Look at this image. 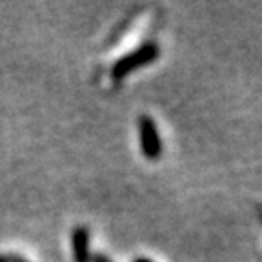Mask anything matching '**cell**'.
Here are the masks:
<instances>
[{
	"label": "cell",
	"instance_id": "obj_1",
	"mask_svg": "<svg viewBox=\"0 0 262 262\" xmlns=\"http://www.w3.org/2000/svg\"><path fill=\"white\" fill-rule=\"evenodd\" d=\"M157 57H159V46L155 42L142 44L139 49L124 55L122 58H119V60L115 62L113 68H111V77L115 80H122V78H126L127 75H131L135 70H139V68H144V66L155 62Z\"/></svg>",
	"mask_w": 262,
	"mask_h": 262
},
{
	"label": "cell",
	"instance_id": "obj_2",
	"mask_svg": "<svg viewBox=\"0 0 262 262\" xmlns=\"http://www.w3.org/2000/svg\"><path fill=\"white\" fill-rule=\"evenodd\" d=\"M139 139H140V149L142 155L149 160H155L162 155V140H160L159 129L151 117L140 115L139 119Z\"/></svg>",
	"mask_w": 262,
	"mask_h": 262
},
{
	"label": "cell",
	"instance_id": "obj_3",
	"mask_svg": "<svg viewBox=\"0 0 262 262\" xmlns=\"http://www.w3.org/2000/svg\"><path fill=\"white\" fill-rule=\"evenodd\" d=\"M71 244H73V257L75 262H90V233L86 228H77L71 237Z\"/></svg>",
	"mask_w": 262,
	"mask_h": 262
},
{
	"label": "cell",
	"instance_id": "obj_4",
	"mask_svg": "<svg viewBox=\"0 0 262 262\" xmlns=\"http://www.w3.org/2000/svg\"><path fill=\"white\" fill-rule=\"evenodd\" d=\"M91 262H111V260L106 257V255H95V257L91 258Z\"/></svg>",
	"mask_w": 262,
	"mask_h": 262
},
{
	"label": "cell",
	"instance_id": "obj_5",
	"mask_svg": "<svg viewBox=\"0 0 262 262\" xmlns=\"http://www.w3.org/2000/svg\"><path fill=\"white\" fill-rule=\"evenodd\" d=\"M133 262H153L151 258H146V257H139V258H135Z\"/></svg>",
	"mask_w": 262,
	"mask_h": 262
},
{
	"label": "cell",
	"instance_id": "obj_6",
	"mask_svg": "<svg viewBox=\"0 0 262 262\" xmlns=\"http://www.w3.org/2000/svg\"><path fill=\"white\" fill-rule=\"evenodd\" d=\"M260 217H262V209H260Z\"/></svg>",
	"mask_w": 262,
	"mask_h": 262
}]
</instances>
